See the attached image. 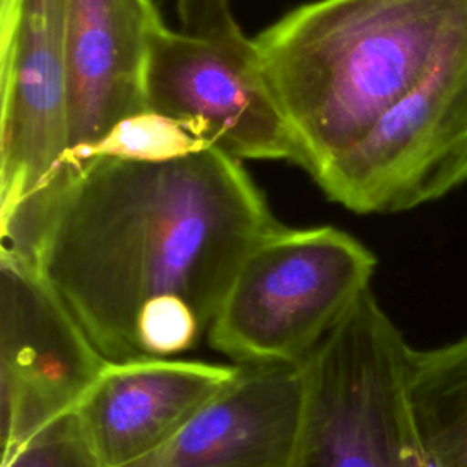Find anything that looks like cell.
I'll use <instances>...</instances> for the list:
<instances>
[{"mask_svg": "<svg viewBox=\"0 0 467 467\" xmlns=\"http://www.w3.org/2000/svg\"><path fill=\"white\" fill-rule=\"evenodd\" d=\"M275 226L243 162L206 146L84 161L0 230V252L29 261L97 352L122 363L192 350Z\"/></svg>", "mask_w": 467, "mask_h": 467, "instance_id": "obj_1", "label": "cell"}, {"mask_svg": "<svg viewBox=\"0 0 467 467\" xmlns=\"http://www.w3.org/2000/svg\"><path fill=\"white\" fill-rule=\"evenodd\" d=\"M462 0H314L254 40L314 177L429 71Z\"/></svg>", "mask_w": 467, "mask_h": 467, "instance_id": "obj_2", "label": "cell"}, {"mask_svg": "<svg viewBox=\"0 0 467 467\" xmlns=\"http://www.w3.org/2000/svg\"><path fill=\"white\" fill-rule=\"evenodd\" d=\"M378 259L334 226H275L239 265L206 339L237 367L301 365L370 288Z\"/></svg>", "mask_w": 467, "mask_h": 467, "instance_id": "obj_3", "label": "cell"}, {"mask_svg": "<svg viewBox=\"0 0 467 467\" xmlns=\"http://www.w3.org/2000/svg\"><path fill=\"white\" fill-rule=\"evenodd\" d=\"M407 352L368 288L305 361L308 403L294 467H432L407 400Z\"/></svg>", "mask_w": 467, "mask_h": 467, "instance_id": "obj_4", "label": "cell"}, {"mask_svg": "<svg viewBox=\"0 0 467 467\" xmlns=\"http://www.w3.org/2000/svg\"><path fill=\"white\" fill-rule=\"evenodd\" d=\"M312 179L356 213L407 212L467 181V0L425 77Z\"/></svg>", "mask_w": 467, "mask_h": 467, "instance_id": "obj_5", "label": "cell"}, {"mask_svg": "<svg viewBox=\"0 0 467 467\" xmlns=\"http://www.w3.org/2000/svg\"><path fill=\"white\" fill-rule=\"evenodd\" d=\"M144 108L182 124L235 161H286L306 171V155L279 108L254 46L204 38L161 22L150 33Z\"/></svg>", "mask_w": 467, "mask_h": 467, "instance_id": "obj_6", "label": "cell"}, {"mask_svg": "<svg viewBox=\"0 0 467 467\" xmlns=\"http://www.w3.org/2000/svg\"><path fill=\"white\" fill-rule=\"evenodd\" d=\"M0 228H5L64 171L66 0H0Z\"/></svg>", "mask_w": 467, "mask_h": 467, "instance_id": "obj_7", "label": "cell"}, {"mask_svg": "<svg viewBox=\"0 0 467 467\" xmlns=\"http://www.w3.org/2000/svg\"><path fill=\"white\" fill-rule=\"evenodd\" d=\"M108 363L36 268L0 254V467L71 416Z\"/></svg>", "mask_w": 467, "mask_h": 467, "instance_id": "obj_8", "label": "cell"}, {"mask_svg": "<svg viewBox=\"0 0 467 467\" xmlns=\"http://www.w3.org/2000/svg\"><path fill=\"white\" fill-rule=\"evenodd\" d=\"M241 370L181 358L109 361L71 418L97 467H124L170 441Z\"/></svg>", "mask_w": 467, "mask_h": 467, "instance_id": "obj_9", "label": "cell"}, {"mask_svg": "<svg viewBox=\"0 0 467 467\" xmlns=\"http://www.w3.org/2000/svg\"><path fill=\"white\" fill-rule=\"evenodd\" d=\"M306 403L305 363L243 367L170 441L124 467H294Z\"/></svg>", "mask_w": 467, "mask_h": 467, "instance_id": "obj_10", "label": "cell"}, {"mask_svg": "<svg viewBox=\"0 0 467 467\" xmlns=\"http://www.w3.org/2000/svg\"><path fill=\"white\" fill-rule=\"evenodd\" d=\"M66 9L69 144L62 173L80 166L115 124L146 111L148 40L161 22L155 0H66Z\"/></svg>", "mask_w": 467, "mask_h": 467, "instance_id": "obj_11", "label": "cell"}, {"mask_svg": "<svg viewBox=\"0 0 467 467\" xmlns=\"http://www.w3.org/2000/svg\"><path fill=\"white\" fill-rule=\"evenodd\" d=\"M407 400L432 467H467V336L407 352Z\"/></svg>", "mask_w": 467, "mask_h": 467, "instance_id": "obj_12", "label": "cell"}, {"mask_svg": "<svg viewBox=\"0 0 467 467\" xmlns=\"http://www.w3.org/2000/svg\"><path fill=\"white\" fill-rule=\"evenodd\" d=\"M206 148L202 140L192 135L173 119L142 111L115 124L86 155L115 157L124 161L159 162L179 159Z\"/></svg>", "mask_w": 467, "mask_h": 467, "instance_id": "obj_13", "label": "cell"}, {"mask_svg": "<svg viewBox=\"0 0 467 467\" xmlns=\"http://www.w3.org/2000/svg\"><path fill=\"white\" fill-rule=\"evenodd\" d=\"M4 467H97L71 416L49 427Z\"/></svg>", "mask_w": 467, "mask_h": 467, "instance_id": "obj_14", "label": "cell"}, {"mask_svg": "<svg viewBox=\"0 0 467 467\" xmlns=\"http://www.w3.org/2000/svg\"><path fill=\"white\" fill-rule=\"evenodd\" d=\"M181 31L204 38H235L243 31L232 16L230 0H177Z\"/></svg>", "mask_w": 467, "mask_h": 467, "instance_id": "obj_15", "label": "cell"}]
</instances>
